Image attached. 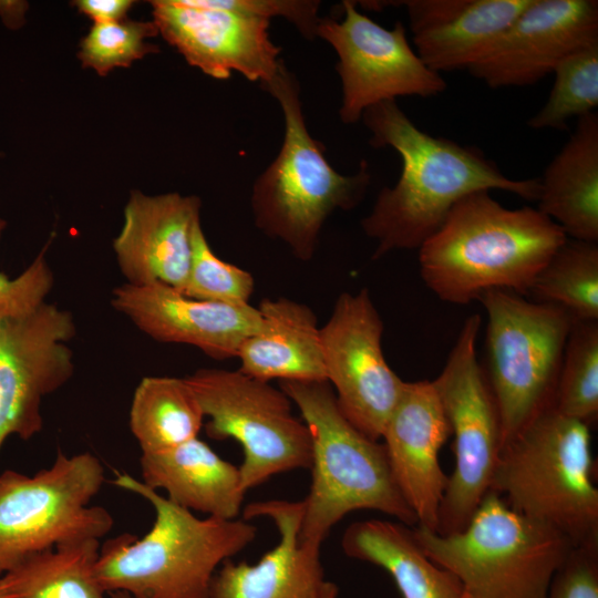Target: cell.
I'll list each match as a JSON object with an SVG mask.
<instances>
[{
    "label": "cell",
    "mask_w": 598,
    "mask_h": 598,
    "mask_svg": "<svg viewBox=\"0 0 598 598\" xmlns=\"http://www.w3.org/2000/svg\"><path fill=\"white\" fill-rule=\"evenodd\" d=\"M576 321H598V245L567 238L538 272L528 295Z\"/></svg>",
    "instance_id": "28"
},
{
    "label": "cell",
    "mask_w": 598,
    "mask_h": 598,
    "mask_svg": "<svg viewBox=\"0 0 598 598\" xmlns=\"http://www.w3.org/2000/svg\"><path fill=\"white\" fill-rule=\"evenodd\" d=\"M111 302L152 339L194 346L216 360L237 357L260 327L257 307L189 298L161 282L124 283L113 290Z\"/></svg>",
    "instance_id": "17"
},
{
    "label": "cell",
    "mask_w": 598,
    "mask_h": 598,
    "mask_svg": "<svg viewBox=\"0 0 598 598\" xmlns=\"http://www.w3.org/2000/svg\"><path fill=\"white\" fill-rule=\"evenodd\" d=\"M598 41L596 0H529L491 52L468 68L486 85H533L573 51Z\"/></svg>",
    "instance_id": "16"
},
{
    "label": "cell",
    "mask_w": 598,
    "mask_h": 598,
    "mask_svg": "<svg viewBox=\"0 0 598 598\" xmlns=\"http://www.w3.org/2000/svg\"><path fill=\"white\" fill-rule=\"evenodd\" d=\"M450 435L433 382L405 381L381 439L394 481L415 514L417 526L434 532L448 481L439 452Z\"/></svg>",
    "instance_id": "18"
},
{
    "label": "cell",
    "mask_w": 598,
    "mask_h": 598,
    "mask_svg": "<svg viewBox=\"0 0 598 598\" xmlns=\"http://www.w3.org/2000/svg\"><path fill=\"white\" fill-rule=\"evenodd\" d=\"M529 0H409L415 52L433 71L468 69L495 47Z\"/></svg>",
    "instance_id": "21"
},
{
    "label": "cell",
    "mask_w": 598,
    "mask_h": 598,
    "mask_svg": "<svg viewBox=\"0 0 598 598\" xmlns=\"http://www.w3.org/2000/svg\"><path fill=\"white\" fill-rule=\"evenodd\" d=\"M112 483L146 499L154 523L143 537L123 534L100 546L97 579L107 592L133 598H207L220 565L257 535L246 519L197 517L130 474Z\"/></svg>",
    "instance_id": "3"
},
{
    "label": "cell",
    "mask_w": 598,
    "mask_h": 598,
    "mask_svg": "<svg viewBox=\"0 0 598 598\" xmlns=\"http://www.w3.org/2000/svg\"><path fill=\"white\" fill-rule=\"evenodd\" d=\"M204 420L185 378L145 377L135 388L128 425L142 454L167 451L198 437Z\"/></svg>",
    "instance_id": "27"
},
{
    "label": "cell",
    "mask_w": 598,
    "mask_h": 598,
    "mask_svg": "<svg viewBox=\"0 0 598 598\" xmlns=\"http://www.w3.org/2000/svg\"><path fill=\"white\" fill-rule=\"evenodd\" d=\"M553 406L588 426L598 417V321H574Z\"/></svg>",
    "instance_id": "29"
},
{
    "label": "cell",
    "mask_w": 598,
    "mask_h": 598,
    "mask_svg": "<svg viewBox=\"0 0 598 598\" xmlns=\"http://www.w3.org/2000/svg\"><path fill=\"white\" fill-rule=\"evenodd\" d=\"M75 332L72 315L45 301L0 316V450L11 435L28 441L42 431L43 399L74 373Z\"/></svg>",
    "instance_id": "14"
},
{
    "label": "cell",
    "mask_w": 598,
    "mask_h": 598,
    "mask_svg": "<svg viewBox=\"0 0 598 598\" xmlns=\"http://www.w3.org/2000/svg\"><path fill=\"white\" fill-rule=\"evenodd\" d=\"M104 480L102 463L90 452L59 451L33 475L0 473V576L34 554L107 535L111 513L91 505Z\"/></svg>",
    "instance_id": "8"
},
{
    "label": "cell",
    "mask_w": 598,
    "mask_h": 598,
    "mask_svg": "<svg viewBox=\"0 0 598 598\" xmlns=\"http://www.w3.org/2000/svg\"><path fill=\"white\" fill-rule=\"evenodd\" d=\"M478 300L487 315L486 378L504 443L554 404L564 349L575 320L557 306L529 301L509 290L491 289Z\"/></svg>",
    "instance_id": "9"
},
{
    "label": "cell",
    "mask_w": 598,
    "mask_h": 598,
    "mask_svg": "<svg viewBox=\"0 0 598 598\" xmlns=\"http://www.w3.org/2000/svg\"><path fill=\"white\" fill-rule=\"evenodd\" d=\"M427 557L461 582L463 598H545L556 570L575 547L556 528L527 517L489 491L460 532L417 526Z\"/></svg>",
    "instance_id": "7"
},
{
    "label": "cell",
    "mask_w": 598,
    "mask_h": 598,
    "mask_svg": "<svg viewBox=\"0 0 598 598\" xmlns=\"http://www.w3.org/2000/svg\"><path fill=\"white\" fill-rule=\"evenodd\" d=\"M312 442L311 486L302 501L301 544L321 547L332 527L359 509L417 524L391 472L383 443L359 431L340 410L328 381H280Z\"/></svg>",
    "instance_id": "4"
},
{
    "label": "cell",
    "mask_w": 598,
    "mask_h": 598,
    "mask_svg": "<svg viewBox=\"0 0 598 598\" xmlns=\"http://www.w3.org/2000/svg\"><path fill=\"white\" fill-rule=\"evenodd\" d=\"M343 553L384 569L402 598H463L460 580L423 551L413 529L392 520L352 523L341 538Z\"/></svg>",
    "instance_id": "25"
},
{
    "label": "cell",
    "mask_w": 598,
    "mask_h": 598,
    "mask_svg": "<svg viewBox=\"0 0 598 598\" xmlns=\"http://www.w3.org/2000/svg\"><path fill=\"white\" fill-rule=\"evenodd\" d=\"M185 379L208 417L207 436L241 445L239 471L246 492L277 474L310 470V431L280 388L239 370L203 368Z\"/></svg>",
    "instance_id": "10"
},
{
    "label": "cell",
    "mask_w": 598,
    "mask_h": 598,
    "mask_svg": "<svg viewBox=\"0 0 598 598\" xmlns=\"http://www.w3.org/2000/svg\"><path fill=\"white\" fill-rule=\"evenodd\" d=\"M260 327L240 346V372L269 382L327 381L320 328L307 305L279 297L257 307Z\"/></svg>",
    "instance_id": "22"
},
{
    "label": "cell",
    "mask_w": 598,
    "mask_h": 598,
    "mask_svg": "<svg viewBox=\"0 0 598 598\" xmlns=\"http://www.w3.org/2000/svg\"><path fill=\"white\" fill-rule=\"evenodd\" d=\"M264 87L282 110L285 135L276 158L254 183V220L265 235L281 240L307 261L327 218L337 209L354 208L364 197L371 174L365 161L352 175H342L330 165L324 145L307 128L299 83L283 61Z\"/></svg>",
    "instance_id": "5"
},
{
    "label": "cell",
    "mask_w": 598,
    "mask_h": 598,
    "mask_svg": "<svg viewBox=\"0 0 598 598\" xmlns=\"http://www.w3.org/2000/svg\"><path fill=\"white\" fill-rule=\"evenodd\" d=\"M553 89L527 124L534 130H565L569 120L595 112L598 105V41L584 45L554 68Z\"/></svg>",
    "instance_id": "30"
},
{
    "label": "cell",
    "mask_w": 598,
    "mask_h": 598,
    "mask_svg": "<svg viewBox=\"0 0 598 598\" xmlns=\"http://www.w3.org/2000/svg\"><path fill=\"white\" fill-rule=\"evenodd\" d=\"M362 122L373 147H392L402 159L401 175L377 196L361 220L377 243L372 259L394 250L419 249L442 225L452 206L477 192L501 189L537 202L539 179H513L478 148L420 130L395 101L368 107Z\"/></svg>",
    "instance_id": "1"
},
{
    "label": "cell",
    "mask_w": 598,
    "mask_h": 598,
    "mask_svg": "<svg viewBox=\"0 0 598 598\" xmlns=\"http://www.w3.org/2000/svg\"><path fill=\"white\" fill-rule=\"evenodd\" d=\"M594 468L589 426L551 405L503 443L491 491L575 547L598 546Z\"/></svg>",
    "instance_id": "6"
},
{
    "label": "cell",
    "mask_w": 598,
    "mask_h": 598,
    "mask_svg": "<svg viewBox=\"0 0 598 598\" xmlns=\"http://www.w3.org/2000/svg\"><path fill=\"white\" fill-rule=\"evenodd\" d=\"M341 9V20L321 18L316 37L327 41L339 58L336 70L343 123H357L368 107L384 101L445 91L446 81L420 59L401 21L386 29L361 13L354 1L344 0Z\"/></svg>",
    "instance_id": "12"
},
{
    "label": "cell",
    "mask_w": 598,
    "mask_h": 598,
    "mask_svg": "<svg viewBox=\"0 0 598 598\" xmlns=\"http://www.w3.org/2000/svg\"><path fill=\"white\" fill-rule=\"evenodd\" d=\"M302 501L254 502L244 519H270L278 544L256 564L224 561L215 573L207 598H320L326 585L320 547L301 544Z\"/></svg>",
    "instance_id": "20"
},
{
    "label": "cell",
    "mask_w": 598,
    "mask_h": 598,
    "mask_svg": "<svg viewBox=\"0 0 598 598\" xmlns=\"http://www.w3.org/2000/svg\"><path fill=\"white\" fill-rule=\"evenodd\" d=\"M383 322L367 288L342 292L320 328L326 378L344 416L368 437L381 440L403 381L382 349Z\"/></svg>",
    "instance_id": "13"
},
{
    "label": "cell",
    "mask_w": 598,
    "mask_h": 598,
    "mask_svg": "<svg viewBox=\"0 0 598 598\" xmlns=\"http://www.w3.org/2000/svg\"><path fill=\"white\" fill-rule=\"evenodd\" d=\"M338 586L327 580L320 598H338Z\"/></svg>",
    "instance_id": "37"
},
{
    "label": "cell",
    "mask_w": 598,
    "mask_h": 598,
    "mask_svg": "<svg viewBox=\"0 0 598 598\" xmlns=\"http://www.w3.org/2000/svg\"><path fill=\"white\" fill-rule=\"evenodd\" d=\"M202 202L167 193L147 196L134 190L124 208L123 227L113 241L126 283H164L183 293L193 255Z\"/></svg>",
    "instance_id": "19"
},
{
    "label": "cell",
    "mask_w": 598,
    "mask_h": 598,
    "mask_svg": "<svg viewBox=\"0 0 598 598\" xmlns=\"http://www.w3.org/2000/svg\"><path fill=\"white\" fill-rule=\"evenodd\" d=\"M482 324L468 316L447 357L432 380L453 435L455 466L443 495L436 533L462 530L491 491L502 448V425L476 342Z\"/></svg>",
    "instance_id": "11"
},
{
    "label": "cell",
    "mask_w": 598,
    "mask_h": 598,
    "mask_svg": "<svg viewBox=\"0 0 598 598\" xmlns=\"http://www.w3.org/2000/svg\"><path fill=\"white\" fill-rule=\"evenodd\" d=\"M154 23L190 64L215 79L238 72L268 83L281 63L269 20L202 4L198 0L152 1Z\"/></svg>",
    "instance_id": "15"
},
{
    "label": "cell",
    "mask_w": 598,
    "mask_h": 598,
    "mask_svg": "<svg viewBox=\"0 0 598 598\" xmlns=\"http://www.w3.org/2000/svg\"><path fill=\"white\" fill-rule=\"evenodd\" d=\"M109 596L110 598H133L128 594L122 591L111 592L109 594Z\"/></svg>",
    "instance_id": "38"
},
{
    "label": "cell",
    "mask_w": 598,
    "mask_h": 598,
    "mask_svg": "<svg viewBox=\"0 0 598 598\" xmlns=\"http://www.w3.org/2000/svg\"><path fill=\"white\" fill-rule=\"evenodd\" d=\"M101 540L61 544L0 576V598H110L96 575Z\"/></svg>",
    "instance_id": "26"
},
{
    "label": "cell",
    "mask_w": 598,
    "mask_h": 598,
    "mask_svg": "<svg viewBox=\"0 0 598 598\" xmlns=\"http://www.w3.org/2000/svg\"><path fill=\"white\" fill-rule=\"evenodd\" d=\"M157 33L153 21L94 23L83 38L78 56L83 68H92L104 76L115 68H127L145 54L158 51V47L146 41Z\"/></svg>",
    "instance_id": "31"
},
{
    "label": "cell",
    "mask_w": 598,
    "mask_h": 598,
    "mask_svg": "<svg viewBox=\"0 0 598 598\" xmlns=\"http://www.w3.org/2000/svg\"><path fill=\"white\" fill-rule=\"evenodd\" d=\"M545 598H598V546H576L554 574Z\"/></svg>",
    "instance_id": "35"
},
{
    "label": "cell",
    "mask_w": 598,
    "mask_h": 598,
    "mask_svg": "<svg viewBox=\"0 0 598 598\" xmlns=\"http://www.w3.org/2000/svg\"><path fill=\"white\" fill-rule=\"evenodd\" d=\"M131 0H79L75 6L80 12L91 18L94 23L123 20L133 6Z\"/></svg>",
    "instance_id": "36"
},
{
    "label": "cell",
    "mask_w": 598,
    "mask_h": 598,
    "mask_svg": "<svg viewBox=\"0 0 598 598\" xmlns=\"http://www.w3.org/2000/svg\"><path fill=\"white\" fill-rule=\"evenodd\" d=\"M568 237L537 208H506L489 190L458 199L419 248L420 274L442 301L467 305L491 289L527 296Z\"/></svg>",
    "instance_id": "2"
},
{
    "label": "cell",
    "mask_w": 598,
    "mask_h": 598,
    "mask_svg": "<svg viewBox=\"0 0 598 598\" xmlns=\"http://www.w3.org/2000/svg\"><path fill=\"white\" fill-rule=\"evenodd\" d=\"M142 482L190 512L235 519L246 491L239 466L220 457L198 437L174 448L142 454Z\"/></svg>",
    "instance_id": "23"
},
{
    "label": "cell",
    "mask_w": 598,
    "mask_h": 598,
    "mask_svg": "<svg viewBox=\"0 0 598 598\" xmlns=\"http://www.w3.org/2000/svg\"><path fill=\"white\" fill-rule=\"evenodd\" d=\"M539 179L537 209L570 239L598 241V115L581 116Z\"/></svg>",
    "instance_id": "24"
},
{
    "label": "cell",
    "mask_w": 598,
    "mask_h": 598,
    "mask_svg": "<svg viewBox=\"0 0 598 598\" xmlns=\"http://www.w3.org/2000/svg\"><path fill=\"white\" fill-rule=\"evenodd\" d=\"M202 4L269 20L275 17L291 22L307 39L316 38L320 1L316 0H198Z\"/></svg>",
    "instance_id": "34"
},
{
    "label": "cell",
    "mask_w": 598,
    "mask_h": 598,
    "mask_svg": "<svg viewBox=\"0 0 598 598\" xmlns=\"http://www.w3.org/2000/svg\"><path fill=\"white\" fill-rule=\"evenodd\" d=\"M6 221L0 218V236ZM50 240L19 276L9 278L0 272V316L28 312L45 301L53 286V272L45 259Z\"/></svg>",
    "instance_id": "33"
},
{
    "label": "cell",
    "mask_w": 598,
    "mask_h": 598,
    "mask_svg": "<svg viewBox=\"0 0 598 598\" xmlns=\"http://www.w3.org/2000/svg\"><path fill=\"white\" fill-rule=\"evenodd\" d=\"M254 286L255 280L247 270L215 255L199 224L194 233L190 268L183 293L198 300L245 305L249 303Z\"/></svg>",
    "instance_id": "32"
}]
</instances>
